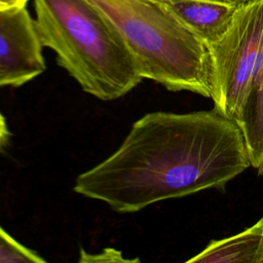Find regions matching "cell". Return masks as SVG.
Listing matches in <instances>:
<instances>
[{
	"label": "cell",
	"mask_w": 263,
	"mask_h": 263,
	"mask_svg": "<svg viewBox=\"0 0 263 263\" xmlns=\"http://www.w3.org/2000/svg\"><path fill=\"white\" fill-rule=\"evenodd\" d=\"M249 166L241 129L215 108L157 111L135 121L111 155L76 178L73 190L117 213H136L161 200L223 190Z\"/></svg>",
	"instance_id": "cell-1"
},
{
	"label": "cell",
	"mask_w": 263,
	"mask_h": 263,
	"mask_svg": "<svg viewBox=\"0 0 263 263\" xmlns=\"http://www.w3.org/2000/svg\"><path fill=\"white\" fill-rule=\"evenodd\" d=\"M33 5L42 45L54 51L83 91L113 101L142 81L123 37L90 0H33Z\"/></svg>",
	"instance_id": "cell-2"
},
{
	"label": "cell",
	"mask_w": 263,
	"mask_h": 263,
	"mask_svg": "<svg viewBox=\"0 0 263 263\" xmlns=\"http://www.w3.org/2000/svg\"><path fill=\"white\" fill-rule=\"evenodd\" d=\"M117 28L144 78L211 98L208 46L160 0H90Z\"/></svg>",
	"instance_id": "cell-3"
},
{
	"label": "cell",
	"mask_w": 263,
	"mask_h": 263,
	"mask_svg": "<svg viewBox=\"0 0 263 263\" xmlns=\"http://www.w3.org/2000/svg\"><path fill=\"white\" fill-rule=\"evenodd\" d=\"M208 50L214 108L236 121L263 58V0L240 6Z\"/></svg>",
	"instance_id": "cell-4"
},
{
	"label": "cell",
	"mask_w": 263,
	"mask_h": 263,
	"mask_svg": "<svg viewBox=\"0 0 263 263\" xmlns=\"http://www.w3.org/2000/svg\"><path fill=\"white\" fill-rule=\"evenodd\" d=\"M42 47L26 5L0 8V87L21 86L42 74Z\"/></svg>",
	"instance_id": "cell-5"
},
{
	"label": "cell",
	"mask_w": 263,
	"mask_h": 263,
	"mask_svg": "<svg viewBox=\"0 0 263 263\" xmlns=\"http://www.w3.org/2000/svg\"><path fill=\"white\" fill-rule=\"evenodd\" d=\"M208 46L221 38L240 6L216 0H160Z\"/></svg>",
	"instance_id": "cell-6"
},
{
	"label": "cell",
	"mask_w": 263,
	"mask_h": 263,
	"mask_svg": "<svg viewBox=\"0 0 263 263\" xmlns=\"http://www.w3.org/2000/svg\"><path fill=\"white\" fill-rule=\"evenodd\" d=\"M263 230L257 222L230 237L212 240L188 263H259Z\"/></svg>",
	"instance_id": "cell-7"
},
{
	"label": "cell",
	"mask_w": 263,
	"mask_h": 263,
	"mask_svg": "<svg viewBox=\"0 0 263 263\" xmlns=\"http://www.w3.org/2000/svg\"><path fill=\"white\" fill-rule=\"evenodd\" d=\"M235 122L243 134L251 166L263 174V58Z\"/></svg>",
	"instance_id": "cell-8"
},
{
	"label": "cell",
	"mask_w": 263,
	"mask_h": 263,
	"mask_svg": "<svg viewBox=\"0 0 263 263\" xmlns=\"http://www.w3.org/2000/svg\"><path fill=\"white\" fill-rule=\"evenodd\" d=\"M45 259L24 246L0 225V263H43Z\"/></svg>",
	"instance_id": "cell-9"
},
{
	"label": "cell",
	"mask_w": 263,
	"mask_h": 263,
	"mask_svg": "<svg viewBox=\"0 0 263 263\" xmlns=\"http://www.w3.org/2000/svg\"><path fill=\"white\" fill-rule=\"evenodd\" d=\"M8 137H9V132L7 128V124H6L4 116L0 112V151L7 143Z\"/></svg>",
	"instance_id": "cell-10"
},
{
	"label": "cell",
	"mask_w": 263,
	"mask_h": 263,
	"mask_svg": "<svg viewBox=\"0 0 263 263\" xmlns=\"http://www.w3.org/2000/svg\"><path fill=\"white\" fill-rule=\"evenodd\" d=\"M28 0H0V8L26 5Z\"/></svg>",
	"instance_id": "cell-11"
},
{
	"label": "cell",
	"mask_w": 263,
	"mask_h": 263,
	"mask_svg": "<svg viewBox=\"0 0 263 263\" xmlns=\"http://www.w3.org/2000/svg\"><path fill=\"white\" fill-rule=\"evenodd\" d=\"M216 1L224 2V3L236 5V6H242V5H247V4H250L252 2H255L257 0H216Z\"/></svg>",
	"instance_id": "cell-12"
},
{
	"label": "cell",
	"mask_w": 263,
	"mask_h": 263,
	"mask_svg": "<svg viewBox=\"0 0 263 263\" xmlns=\"http://www.w3.org/2000/svg\"><path fill=\"white\" fill-rule=\"evenodd\" d=\"M258 223L260 224V226L262 227L263 230V217L258 221ZM259 263H263V240H262V246H261V250H260V258H259Z\"/></svg>",
	"instance_id": "cell-13"
}]
</instances>
